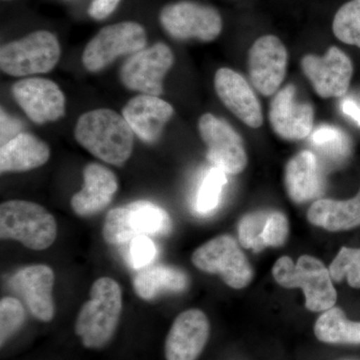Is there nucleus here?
<instances>
[{
	"instance_id": "f257e3e1",
	"label": "nucleus",
	"mask_w": 360,
	"mask_h": 360,
	"mask_svg": "<svg viewBox=\"0 0 360 360\" xmlns=\"http://www.w3.org/2000/svg\"><path fill=\"white\" fill-rule=\"evenodd\" d=\"M134 131L122 115L106 108L90 110L78 118V143L98 160L122 167L134 150Z\"/></svg>"
},
{
	"instance_id": "f03ea898",
	"label": "nucleus",
	"mask_w": 360,
	"mask_h": 360,
	"mask_svg": "<svg viewBox=\"0 0 360 360\" xmlns=\"http://www.w3.org/2000/svg\"><path fill=\"white\" fill-rule=\"evenodd\" d=\"M122 311V290L110 277L96 279L90 298L82 305L75 321V333L89 349H99L115 335Z\"/></svg>"
},
{
	"instance_id": "7ed1b4c3",
	"label": "nucleus",
	"mask_w": 360,
	"mask_h": 360,
	"mask_svg": "<svg viewBox=\"0 0 360 360\" xmlns=\"http://www.w3.org/2000/svg\"><path fill=\"white\" fill-rule=\"evenodd\" d=\"M58 236V222L44 206L27 200H8L0 205V238L44 250Z\"/></svg>"
},
{
	"instance_id": "20e7f679",
	"label": "nucleus",
	"mask_w": 360,
	"mask_h": 360,
	"mask_svg": "<svg viewBox=\"0 0 360 360\" xmlns=\"http://www.w3.org/2000/svg\"><path fill=\"white\" fill-rule=\"evenodd\" d=\"M272 274L283 288H302L307 309L311 311H326L335 304L338 293L330 272L316 258L303 255L293 264L290 257H281L274 265Z\"/></svg>"
},
{
	"instance_id": "39448f33",
	"label": "nucleus",
	"mask_w": 360,
	"mask_h": 360,
	"mask_svg": "<svg viewBox=\"0 0 360 360\" xmlns=\"http://www.w3.org/2000/svg\"><path fill=\"white\" fill-rule=\"evenodd\" d=\"M172 227L167 210L151 201L137 200L108 213L103 236L110 245H124L139 236H167Z\"/></svg>"
},
{
	"instance_id": "423d86ee",
	"label": "nucleus",
	"mask_w": 360,
	"mask_h": 360,
	"mask_svg": "<svg viewBox=\"0 0 360 360\" xmlns=\"http://www.w3.org/2000/svg\"><path fill=\"white\" fill-rule=\"evenodd\" d=\"M60 54V44L56 35L39 30L2 45L0 68L15 77L46 73L58 65Z\"/></svg>"
},
{
	"instance_id": "0eeeda50",
	"label": "nucleus",
	"mask_w": 360,
	"mask_h": 360,
	"mask_svg": "<svg viewBox=\"0 0 360 360\" xmlns=\"http://www.w3.org/2000/svg\"><path fill=\"white\" fill-rule=\"evenodd\" d=\"M146 45V30L139 23L123 21L105 26L87 44L82 63L87 70L97 72L120 56L142 51Z\"/></svg>"
},
{
	"instance_id": "6e6552de",
	"label": "nucleus",
	"mask_w": 360,
	"mask_h": 360,
	"mask_svg": "<svg viewBox=\"0 0 360 360\" xmlns=\"http://www.w3.org/2000/svg\"><path fill=\"white\" fill-rule=\"evenodd\" d=\"M191 260L198 269L219 274L227 285L236 290L245 288L252 279L253 271L248 258L236 239L229 236L210 239L194 251Z\"/></svg>"
},
{
	"instance_id": "1a4fd4ad",
	"label": "nucleus",
	"mask_w": 360,
	"mask_h": 360,
	"mask_svg": "<svg viewBox=\"0 0 360 360\" xmlns=\"http://www.w3.org/2000/svg\"><path fill=\"white\" fill-rule=\"evenodd\" d=\"M160 22L172 37L212 41L222 30V18L213 7L193 1L169 4L160 13Z\"/></svg>"
},
{
	"instance_id": "9d476101",
	"label": "nucleus",
	"mask_w": 360,
	"mask_h": 360,
	"mask_svg": "<svg viewBox=\"0 0 360 360\" xmlns=\"http://www.w3.org/2000/svg\"><path fill=\"white\" fill-rule=\"evenodd\" d=\"M174 61V53L167 44L160 42L143 49L132 54L122 65V84L141 94L160 96L163 92V79Z\"/></svg>"
},
{
	"instance_id": "9b49d317",
	"label": "nucleus",
	"mask_w": 360,
	"mask_h": 360,
	"mask_svg": "<svg viewBox=\"0 0 360 360\" xmlns=\"http://www.w3.org/2000/svg\"><path fill=\"white\" fill-rule=\"evenodd\" d=\"M198 130L213 167L227 174H238L245 170L248 155L243 139L229 123L212 113H205L200 118Z\"/></svg>"
},
{
	"instance_id": "f8f14e48",
	"label": "nucleus",
	"mask_w": 360,
	"mask_h": 360,
	"mask_svg": "<svg viewBox=\"0 0 360 360\" xmlns=\"http://www.w3.org/2000/svg\"><path fill=\"white\" fill-rule=\"evenodd\" d=\"M302 68L314 91L322 98L342 97L347 94L354 75L352 59L338 47L331 46L323 56L307 54Z\"/></svg>"
},
{
	"instance_id": "ddd939ff",
	"label": "nucleus",
	"mask_w": 360,
	"mask_h": 360,
	"mask_svg": "<svg viewBox=\"0 0 360 360\" xmlns=\"http://www.w3.org/2000/svg\"><path fill=\"white\" fill-rule=\"evenodd\" d=\"M14 101L25 115L39 124L53 122L65 115V96L56 82L46 78L28 77L11 87Z\"/></svg>"
},
{
	"instance_id": "4468645a",
	"label": "nucleus",
	"mask_w": 360,
	"mask_h": 360,
	"mask_svg": "<svg viewBox=\"0 0 360 360\" xmlns=\"http://www.w3.org/2000/svg\"><path fill=\"white\" fill-rule=\"evenodd\" d=\"M288 51L274 35L259 37L248 53L250 77L255 89L264 96H274L283 84L288 68Z\"/></svg>"
},
{
	"instance_id": "2eb2a0df",
	"label": "nucleus",
	"mask_w": 360,
	"mask_h": 360,
	"mask_svg": "<svg viewBox=\"0 0 360 360\" xmlns=\"http://www.w3.org/2000/svg\"><path fill=\"white\" fill-rule=\"evenodd\" d=\"M274 132L286 141H300L314 129V110L309 101L298 98L297 89L288 84L274 94L269 108Z\"/></svg>"
},
{
	"instance_id": "dca6fc26",
	"label": "nucleus",
	"mask_w": 360,
	"mask_h": 360,
	"mask_svg": "<svg viewBox=\"0 0 360 360\" xmlns=\"http://www.w3.org/2000/svg\"><path fill=\"white\" fill-rule=\"evenodd\" d=\"M210 324L205 312L188 309L174 319L165 345L167 360H196L210 338Z\"/></svg>"
},
{
	"instance_id": "f3484780",
	"label": "nucleus",
	"mask_w": 360,
	"mask_h": 360,
	"mask_svg": "<svg viewBox=\"0 0 360 360\" xmlns=\"http://www.w3.org/2000/svg\"><path fill=\"white\" fill-rule=\"evenodd\" d=\"M11 283L13 290L25 300L35 319L42 322L53 319L54 272L51 267L44 264L23 267L14 274Z\"/></svg>"
},
{
	"instance_id": "a211bd4d",
	"label": "nucleus",
	"mask_w": 360,
	"mask_h": 360,
	"mask_svg": "<svg viewBox=\"0 0 360 360\" xmlns=\"http://www.w3.org/2000/svg\"><path fill=\"white\" fill-rule=\"evenodd\" d=\"M217 96L243 123L258 129L264 122L259 101L243 75L231 68H220L214 77Z\"/></svg>"
},
{
	"instance_id": "6ab92c4d",
	"label": "nucleus",
	"mask_w": 360,
	"mask_h": 360,
	"mask_svg": "<svg viewBox=\"0 0 360 360\" xmlns=\"http://www.w3.org/2000/svg\"><path fill=\"white\" fill-rule=\"evenodd\" d=\"M117 189V177L112 170L99 163H89L84 169L82 191L71 198V208L78 217H91L110 205Z\"/></svg>"
},
{
	"instance_id": "aec40b11",
	"label": "nucleus",
	"mask_w": 360,
	"mask_h": 360,
	"mask_svg": "<svg viewBox=\"0 0 360 360\" xmlns=\"http://www.w3.org/2000/svg\"><path fill=\"white\" fill-rule=\"evenodd\" d=\"M174 113V108L167 101L148 94L130 99L122 110V116L134 134L150 143L160 139Z\"/></svg>"
},
{
	"instance_id": "412c9836",
	"label": "nucleus",
	"mask_w": 360,
	"mask_h": 360,
	"mask_svg": "<svg viewBox=\"0 0 360 360\" xmlns=\"http://www.w3.org/2000/svg\"><path fill=\"white\" fill-rule=\"evenodd\" d=\"M285 186L296 203L309 202L322 195L326 187L324 168L312 151L297 153L285 168Z\"/></svg>"
},
{
	"instance_id": "4be33fe9",
	"label": "nucleus",
	"mask_w": 360,
	"mask_h": 360,
	"mask_svg": "<svg viewBox=\"0 0 360 360\" xmlns=\"http://www.w3.org/2000/svg\"><path fill=\"white\" fill-rule=\"evenodd\" d=\"M51 158L49 146L33 134L21 132L1 144L0 172H25L44 165Z\"/></svg>"
},
{
	"instance_id": "5701e85b",
	"label": "nucleus",
	"mask_w": 360,
	"mask_h": 360,
	"mask_svg": "<svg viewBox=\"0 0 360 360\" xmlns=\"http://www.w3.org/2000/svg\"><path fill=\"white\" fill-rule=\"evenodd\" d=\"M312 224L329 231H348L360 225V189L347 200L314 201L307 212Z\"/></svg>"
},
{
	"instance_id": "b1692460",
	"label": "nucleus",
	"mask_w": 360,
	"mask_h": 360,
	"mask_svg": "<svg viewBox=\"0 0 360 360\" xmlns=\"http://www.w3.org/2000/svg\"><path fill=\"white\" fill-rule=\"evenodd\" d=\"M132 286L139 298L148 302L163 292H181L186 290L188 286V277L176 267L149 265L135 274Z\"/></svg>"
},
{
	"instance_id": "393cba45",
	"label": "nucleus",
	"mask_w": 360,
	"mask_h": 360,
	"mask_svg": "<svg viewBox=\"0 0 360 360\" xmlns=\"http://www.w3.org/2000/svg\"><path fill=\"white\" fill-rule=\"evenodd\" d=\"M310 142L322 167L331 170L342 167L352 153V141L349 135L333 125H319L310 134Z\"/></svg>"
},
{
	"instance_id": "a878e982",
	"label": "nucleus",
	"mask_w": 360,
	"mask_h": 360,
	"mask_svg": "<svg viewBox=\"0 0 360 360\" xmlns=\"http://www.w3.org/2000/svg\"><path fill=\"white\" fill-rule=\"evenodd\" d=\"M317 340L333 345H360V322L348 321L338 307L326 310L314 326Z\"/></svg>"
},
{
	"instance_id": "bb28decb",
	"label": "nucleus",
	"mask_w": 360,
	"mask_h": 360,
	"mask_svg": "<svg viewBox=\"0 0 360 360\" xmlns=\"http://www.w3.org/2000/svg\"><path fill=\"white\" fill-rule=\"evenodd\" d=\"M226 174L224 170L215 167L206 172L194 200L196 212L210 214L219 206L222 191L227 184Z\"/></svg>"
},
{
	"instance_id": "cd10ccee",
	"label": "nucleus",
	"mask_w": 360,
	"mask_h": 360,
	"mask_svg": "<svg viewBox=\"0 0 360 360\" xmlns=\"http://www.w3.org/2000/svg\"><path fill=\"white\" fill-rule=\"evenodd\" d=\"M333 30L343 44L360 49V0H350L338 9Z\"/></svg>"
},
{
	"instance_id": "c85d7f7f",
	"label": "nucleus",
	"mask_w": 360,
	"mask_h": 360,
	"mask_svg": "<svg viewBox=\"0 0 360 360\" xmlns=\"http://www.w3.org/2000/svg\"><path fill=\"white\" fill-rule=\"evenodd\" d=\"M329 272L333 281L340 283L347 278L352 288H360V248H341Z\"/></svg>"
},
{
	"instance_id": "c756f323",
	"label": "nucleus",
	"mask_w": 360,
	"mask_h": 360,
	"mask_svg": "<svg viewBox=\"0 0 360 360\" xmlns=\"http://www.w3.org/2000/svg\"><path fill=\"white\" fill-rule=\"evenodd\" d=\"M270 212L260 210L248 213L241 219L238 225V238L241 245L255 252L266 248L264 243V231Z\"/></svg>"
},
{
	"instance_id": "7c9ffc66",
	"label": "nucleus",
	"mask_w": 360,
	"mask_h": 360,
	"mask_svg": "<svg viewBox=\"0 0 360 360\" xmlns=\"http://www.w3.org/2000/svg\"><path fill=\"white\" fill-rule=\"evenodd\" d=\"M25 321V309L22 303L15 297L7 296L0 302V345L20 330Z\"/></svg>"
},
{
	"instance_id": "2f4dec72",
	"label": "nucleus",
	"mask_w": 360,
	"mask_h": 360,
	"mask_svg": "<svg viewBox=\"0 0 360 360\" xmlns=\"http://www.w3.org/2000/svg\"><path fill=\"white\" fill-rule=\"evenodd\" d=\"M158 248L150 236H139L129 243V259L134 269L148 267L155 259Z\"/></svg>"
},
{
	"instance_id": "473e14b6",
	"label": "nucleus",
	"mask_w": 360,
	"mask_h": 360,
	"mask_svg": "<svg viewBox=\"0 0 360 360\" xmlns=\"http://www.w3.org/2000/svg\"><path fill=\"white\" fill-rule=\"evenodd\" d=\"M290 225L283 212H270L266 224H265L264 243L265 246H281L288 238Z\"/></svg>"
},
{
	"instance_id": "72a5a7b5",
	"label": "nucleus",
	"mask_w": 360,
	"mask_h": 360,
	"mask_svg": "<svg viewBox=\"0 0 360 360\" xmlns=\"http://www.w3.org/2000/svg\"><path fill=\"white\" fill-rule=\"evenodd\" d=\"M120 0H94L90 4L89 13L96 20H103L115 11Z\"/></svg>"
},
{
	"instance_id": "f704fd0d",
	"label": "nucleus",
	"mask_w": 360,
	"mask_h": 360,
	"mask_svg": "<svg viewBox=\"0 0 360 360\" xmlns=\"http://www.w3.org/2000/svg\"><path fill=\"white\" fill-rule=\"evenodd\" d=\"M341 110L343 115L349 117L360 127V103L354 97L347 96L341 101Z\"/></svg>"
},
{
	"instance_id": "c9c22d12",
	"label": "nucleus",
	"mask_w": 360,
	"mask_h": 360,
	"mask_svg": "<svg viewBox=\"0 0 360 360\" xmlns=\"http://www.w3.org/2000/svg\"><path fill=\"white\" fill-rule=\"evenodd\" d=\"M18 127L14 125L13 118L9 117L4 111H1V144L18 135Z\"/></svg>"
}]
</instances>
